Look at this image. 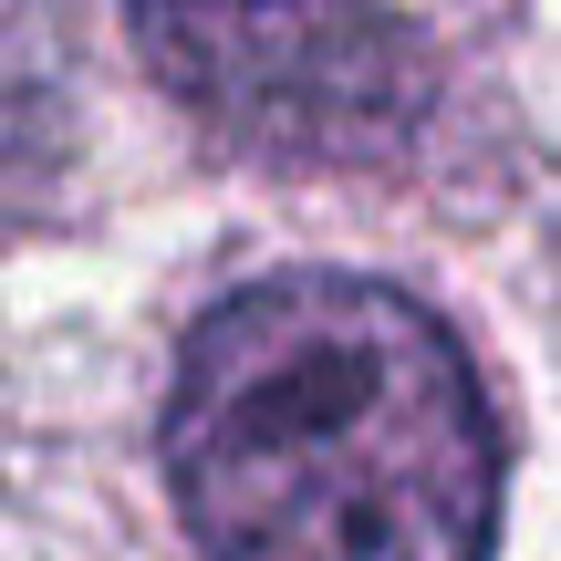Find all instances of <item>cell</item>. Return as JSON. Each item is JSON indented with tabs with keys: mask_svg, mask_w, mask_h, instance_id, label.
Returning a JSON list of instances; mask_svg holds the SVG:
<instances>
[{
	"mask_svg": "<svg viewBox=\"0 0 561 561\" xmlns=\"http://www.w3.org/2000/svg\"><path fill=\"white\" fill-rule=\"evenodd\" d=\"M167 489L208 561H489L500 405L416 291L271 271L208 301L167 385Z\"/></svg>",
	"mask_w": 561,
	"mask_h": 561,
	"instance_id": "cell-1",
	"label": "cell"
},
{
	"mask_svg": "<svg viewBox=\"0 0 561 561\" xmlns=\"http://www.w3.org/2000/svg\"><path fill=\"white\" fill-rule=\"evenodd\" d=\"M146 73L261 157H375L426 115V42L385 0H125Z\"/></svg>",
	"mask_w": 561,
	"mask_h": 561,
	"instance_id": "cell-2",
	"label": "cell"
}]
</instances>
